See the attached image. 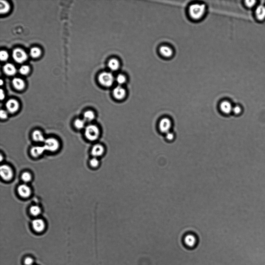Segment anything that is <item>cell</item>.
<instances>
[{
	"mask_svg": "<svg viewBox=\"0 0 265 265\" xmlns=\"http://www.w3.org/2000/svg\"><path fill=\"white\" fill-rule=\"evenodd\" d=\"M206 4L202 3H193L188 8V15L191 19L198 22L203 19L206 13Z\"/></svg>",
	"mask_w": 265,
	"mask_h": 265,
	"instance_id": "obj_1",
	"label": "cell"
},
{
	"mask_svg": "<svg viewBox=\"0 0 265 265\" xmlns=\"http://www.w3.org/2000/svg\"><path fill=\"white\" fill-rule=\"evenodd\" d=\"M114 97L117 100H122L125 97L126 92L125 90L120 85L114 88L113 92Z\"/></svg>",
	"mask_w": 265,
	"mask_h": 265,
	"instance_id": "obj_10",
	"label": "cell"
},
{
	"mask_svg": "<svg viewBox=\"0 0 265 265\" xmlns=\"http://www.w3.org/2000/svg\"><path fill=\"white\" fill-rule=\"evenodd\" d=\"M10 9V5L7 1L2 0L0 1V12L1 14L7 13Z\"/></svg>",
	"mask_w": 265,
	"mask_h": 265,
	"instance_id": "obj_22",
	"label": "cell"
},
{
	"mask_svg": "<svg viewBox=\"0 0 265 265\" xmlns=\"http://www.w3.org/2000/svg\"><path fill=\"white\" fill-rule=\"evenodd\" d=\"M85 135L86 138L89 141H96L99 136V128L95 125H89L85 127Z\"/></svg>",
	"mask_w": 265,
	"mask_h": 265,
	"instance_id": "obj_2",
	"label": "cell"
},
{
	"mask_svg": "<svg viewBox=\"0 0 265 265\" xmlns=\"http://www.w3.org/2000/svg\"><path fill=\"white\" fill-rule=\"evenodd\" d=\"M30 55L33 58H37L41 54V50L38 48L34 47L30 50Z\"/></svg>",
	"mask_w": 265,
	"mask_h": 265,
	"instance_id": "obj_24",
	"label": "cell"
},
{
	"mask_svg": "<svg viewBox=\"0 0 265 265\" xmlns=\"http://www.w3.org/2000/svg\"><path fill=\"white\" fill-rule=\"evenodd\" d=\"M90 165L93 168H97L99 165V161L97 158L94 157L90 161Z\"/></svg>",
	"mask_w": 265,
	"mask_h": 265,
	"instance_id": "obj_27",
	"label": "cell"
},
{
	"mask_svg": "<svg viewBox=\"0 0 265 265\" xmlns=\"http://www.w3.org/2000/svg\"><path fill=\"white\" fill-rule=\"evenodd\" d=\"M116 81L120 85H122L126 82V79L124 75L120 74L117 76Z\"/></svg>",
	"mask_w": 265,
	"mask_h": 265,
	"instance_id": "obj_30",
	"label": "cell"
},
{
	"mask_svg": "<svg viewBox=\"0 0 265 265\" xmlns=\"http://www.w3.org/2000/svg\"><path fill=\"white\" fill-rule=\"evenodd\" d=\"M159 129L161 132L164 133H167L170 132L172 127V122L168 118H163L159 123Z\"/></svg>",
	"mask_w": 265,
	"mask_h": 265,
	"instance_id": "obj_8",
	"label": "cell"
},
{
	"mask_svg": "<svg viewBox=\"0 0 265 265\" xmlns=\"http://www.w3.org/2000/svg\"><path fill=\"white\" fill-rule=\"evenodd\" d=\"M45 151L44 146H35L31 149L30 153L32 157L37 158L42 154Z\"/></svg>",
	"mask_w": 265,
	"mask_h": 265,
	"instance_id": "obj_16",
	"label": "cell"
},
{
	"mask_svg": "<svg viewBox=\"0 0 265 265\" xmlns=\"http://www.w3.org/2000/svg\"><path fill=\"white\" fill-rule=\"evenodd\" d=\"M256 15L259 20H262L265 18V7L263 5L258 6L256 10Z\"/></svg>",
	"mask_w": 265,
	"mask_h": 265,
	"instance_id": "obj_20",
	"label": "cell"
},
{
	"mask_svg": "<svg viewBox=\"0 0 265 265\" xmlns=\"http://www.w3.org/2000/svg\"><path fill=\"white\" fill-rule=\"evenodd\" d=\"M5 97V94L3 90L1 89L0 91V99L1 101L3 100L4 99Z\"/></svg>",
	"mask_w": 265,
	"mask_h": 265,
	"instance_id": "obj_37",
	"label": "cell"
},
{
	"mask_svg": "<svg viewBox=\"0 0 265 265\" xmlns=\"http://www.w3.org/2000/svg\"><path fill=\"white\" fill-rule=\"evenodd\" d=\"M22 179L24 182L27 183L30 181L32 179V176L29 172H25L23 173L22 175Z\"/></svg>",
	"mask_w": 265,
	"mask_h": 265,
	"instance_id": "obj_29",
	"label": "cell"
},
{
	"mask_svg": "<svg viewBox=\"0 0 265 265\" xmlns=\"http://www.w3.org/2000/svg\"><path fill=\"white\" fill-rule=\"evenodd\" d=\"M18 192L19 195L23 198H28L31 194L30 188L26 184H22L18 188Z\"/></svg>",
	"mask_w": 265,
	"mask_h": 265,
	"instance_id": "obj_12",
	"label": "cell"
},
{
	"mask_svg": "<svg viewBox=\"0 0 265 265\" xmlns=\"http://www.w3.org/2000/svg\"><path fill=\"white\" fill-rule=\"evenodd\" d=\"M6 107L8 112L12 114H14L19 110V103L17 100L11 99L6 102Z\"/></svg>",
	"mask_w": 265,
	"mask_h": 265,
	"instance_id": "obj_7",
	"label": "cell"
},
{
	"mask_svg": "<svg viewBox=\"0 0 265 265\" xmlns=\"http://www.w3.org/2000/svg\"><path fill=\"white\" fill-rule=\"evenodd\" d=\"M31 214L34 216H37L41 212V209L39 206H32L30 209Z\"/></svg>",
	"mask_w": 265,
	"mask_h": 265,
	"instance_id": "obj_26",
	"label": "cell"
},
{
	"mask_svg": "<svg viewBox=\"0 0 265 265\" xmlns=\"http://www.w3.org/2000/svg\"><path fill=\"white\" fill-rule=\"evenodd\" d=\"M23 263L24 265H33L34 260L30 257H27L24 258Z\"/></svg>",
	"mask_w": 265,
	"mask_h": 265,
	"instance_id": "obj_31",
	"label": "cell"
},
{
	"mask_svg": "<svg viewBox=\"0 0 265 265\" xmlns=\"http://www.w3.org/2000/svg\"><path fill=\"white\" fill-rule=\"evenodd\" d=\"M159 51L162 56L166 58H170L173 56L174 50L171 47L167 45H162L159 49Z\"/></svg>",
	"mask_w": 265,
	"mask_h": 265,
	"instance_id": "obj_9",
	"label": "cell"
},
{
	"mask_svg": "<svg viewBox=\"0 0 265 265\" xmlns=\"http://www.w3.org/2000/svg\"><path fill=\"white\" fill-rule=\"evenodd\" d=\"M0 84H1V85H3V80H1V81H0Z\"/></svg>",
	"mask_w": 265,
	"mask_h": 265,
	"instance_id": "obj_38",
	"label": "cell"
},
{
	"mask_svg": "<svg viewBox=\"0 0 265 265\" xmlns=\"http://www.w3.org/2000/svg\"><path fill=\"white\" fill-rule=\"evenodd\" d=\"M105 149L104 147L99 144H97L94 146L91 150V154L94 157L101 156L104 153Z\"/></svg>",
	"mask_w": 265,
	"mask_h": 265,
	"instance_id": "obj_14",
	"label": "cell"
},
{
	"mask_svg": "<svg viewBox=\"0 0 265 265\" xmlns=\"http://www.w3.org/2000/svg\"><path fill=\"white\" fill-rule=\"evenodd\" d=\"M0 173L2 178L5 180H10L12 178L13 172L10 166L6 165H2L0 167Z\"/></svg>",
	"mask_w": 265,
	"mask_h": 265,
	"instance_id": "obj_6",
	"label": "cell"
},
{
	"mask_svg": "<svg viewBox=\"0 0 265 265\" xmlns=\"http://www.w3.org/2000/svg\"><path fill=\"white\" fill-rule=\"evenodd\" d=\"M32 137L34 141L37 142L44 143L45 140L42 132L37 130L32 132Z\"/></svg>",
	"mask_w": 265,
	"mask_h": 265,
	"instance_id": "obj_19",
	"label": "cell"
},
{
	"mask_svg": "<svg viewBox=\"0 0 265 265\" xmlns=\"http://www.w3.org/2000/svg\"><path fill=\"white\" fill-rule=\"evenodd\" d=\"M44 147L45 151L50 152H55L59 148V141L54 138H49L45 139L44 143Z\"/></svg>",
	"mask_w": 265,
	"mask_h": 265,
	"instance_id": "obj_4",
	"label": "cell"
},
{
	"mask_svg": "<svg viewBox=\"0 0 265 265\" xmlns=\"http://www.w3.org/2000/svg\"><path fill=\"white\" fill-rule=\"evenodd\" d=\"M184 242L187 247L192 248L196 246L197 243V239L194 235L189 234L184 237Z\"/></svg>",
	"mask_w": 265,
	"mask_h": 265,
	"instance_id": "obj_11",
	"label": "cell"
},
{
	"mask_svg": "<svg viewBox=\"0 0 265 265\" xmlns=\"http://www.w3.org/2000/svg\"><path fill=\"white\" fill-rule=\"evenodd\" d=\"M95 118V115L93 111L88 110L85 111L84 114V120L85 122H91Z\"/></svg>",
	"mask_w": 265,
	"mask_h": 265,
	"instance_id": "obj_21",
	"label": "cell"
},
{
	"mask_svg": "<svg viewBox=\"0 0 265 265\" xmlns=\"http://www.w3.org/2000/svg\"><path fill=\"white\" fill-rule=\"evenodd\" d=\"M85 122L84 120L76 119L74 122L75 128L78 129H82L85 127Z\"/></svg>",
	"mask_w": 265,
	"mask_h": 265,
	"instance_id": "obj_25",
	"label": "cell"
},
{
	"mask_svg": "<svg viewBox=\"0 0 265 265\" xmlns=\"http://www.w3.org/2000/svg\"><path fill=\"white\" fill-rule=\"evenodd\" d=\"M8 116L7 111L4 110H1L0 111V117L2 120L7 119Z\"/></svg>",
	"mask_w": 265,
	"mask_h": 265,
	"instance_id": "obj_33",
	"label": "cell"
},
{
	"mask_svg": "<svg viewBox=\"0 0 265 265\" xmlns=\"http://www.w3.org/2000/svg\"><path fill=\"white\" fill-rule=\"evenodd\" d=\"M100 84L105 87H110L113 85L114 78L112 74L108 72H104L100 74L98 77Z\"/></svg>",
	"mask_w": 265,
	"mask_h": 265,
	"instance_id": "obj_3",
	"label": "cell"
},
{
	"mask_svg": "<svg viewBox=\"0 0 265 265\" xmlns=\"http://www.w3.org/2000/svg\"><path fill=\"white\" fill-rule=\"evenodd\" d=\"M2 154H1V161L2 160Z\"/></svg>",
	"mask_w": 265,
	"mask_h": 265,
	"instance_id": "obj_39",
	"label": "cell"
},
{
	"mask_svg": "<svg viewBox=\"0 0 265 265\" xmlns=\"http://www.w3.org/2000/svg\"><path fill=\"white\" fill-rule=\"evenodd\" d=\"M9 55L8 53L5 50H1L0 52V58L2 61L7 60L8 58Z\"/></svg>",
	"mask_w": 265,
	"mask_h": 265,
	"instance_id": "obj_32",
	"label": "cell"
},
{
	"mask_svg": "<svg viewBox=\"0 0 265 265\" xmlns=\"http://www.w3.org/2000/svg\"><path fill=\"white\" fill-rule=\"evenodd\" d=\"M255 3L256 1H254V0L245 1V4H246V6L249 7H252L255 4Z\"/></svg>",
	"mask_w": 265,
	"mask_h": 265,
	"instance_id": "obj_36",
	"label": "cell"
},
{
	"mask_svg": "<svg viewBox=\"0 0 265 265\" xmlns=\"http://www.w3.org/2000/svg\"><path fill=\"white\" fill-rule=\"evenodd\" d=\"M12 84L14 88L18 91L23 90L25 88V83L22 79L19 78H15L13 79Z\"/></svg>",
	"mask_w": 265,
	"mask_h": 265,
	"instance_id": "obj_17",
	"label": "cell"
},
{
	"mask_svg": "<svg viewBox=\"0 0 265 265\" xmlns=\"http://www.w3.org/2000/svg\"><path fill=\"white\" fill-rule=\"evenodd\" d=\"M232 111L236 115H238L241 112V108L240 106H236L233 107L232 108Z\"/></svg>",
	"mask_w": 265,
	"mask_h": 265,
	"instance_id": "obj_34",
	"label": "cell"
},
{
	"mask_svg": "<svg viewBox=\"0 0 265 265\" xmlns=\"http://www.w3.org/2000/svg\"><path fill=\"white\" fill-rule=\"evenodd\" d=\"M220 108L221 111L226 114H230L233 108L230 102L227 101H223L220 103Z\"/></svg>",
	"mask_w": 265,
	"mask_h": 265,
	"instance_id": "obj_15",
	"label": "cell"
},
{
	"mask_svg": "<svg viewBox=\"0 0 265 265\" xmlns=\"http://www.w3.org/2000/svg\"><path fill=\"white\" fill-rule=\"evenodd\" d=\"M32 226L35 231L41 232L45 229V225L44 221L41 219H36L33 221Z\"/></svg>",
	"mask_w": 265,
	"mask_h": 265,
	"instance_id": "obj_13",
	"label": "cell"
},
{
	"mask_svg": "<svg viewBox=\"0 0 265 265\" xmlns=\"http://www.w3.org/2000/svg\"><path fill=\"white\" fill-rule=\"evenodd\" d=\"M12 56L14 60L18 63H23L26 60L27 58L26 53L23 49L20 48L14 49Z\"/></svg>",
	"mask_w": 265,
	"mask_h": 265,
	"instance_id": "obj_5",
	"label": "cell"
},
{
	"mask_svg": "<svg viewBox=\"0 0 265 265\" xmlns=\"http://www.w3.org/2000/svg\"><path fill=\"white\" fill-rule=\"evenodd\" d=\"M166 138L169 141H172L174 138V135L170 131L166 134Z\"/></svg>",
	"mask_w": 265,
	"mask_h": 265,
	"instance_id": "obj_35",
	"label": "cell"
},
{
	"mask_svg": "<svg viewBox=\"0 0 265 265\" xmlns=\"http://www.w3.org/2000/svg\"><path fill=\"white\" fill-rule=\"evenodd\" d=\"M3 71L6 75L12 76L15 74L16 72V68L13 65L7 63L3 67Z\"/></svg>",
	"mask_w": 265,
	"mask_h": 265,
	"instance_id": "obj_18",
	"label": "cell"
},
{
	"mask_svg": "<svg viewBox=\"0 0 265 265\" xmlns=\"http://www.w3.org/2000/svg\"><path fill=\"white\" fill-rule=\"evenodd\" d=\"M30 68L28 66L23 65L20 68L19 70V72L21 74L26 75L29 73Z\"/></svg>",
	"mask_w": 265,
	"mask_h": 265,
	"instance_id": "obj_28",
	"label": "cell"
},
{
	"mask_svg": "<svg viewBox=\"0 0 265 265\" xmlns=\"http://www.w3.org/2000/svg\"><path fill=\"white\" fill-rule=\"evenodd\" d=\"M119 63L117 60L112 59L108 63V67L111 71H117L119 67Z\"/></svg>",
	"mask_w": 265,
	"mask_h": 265,
	"instance_id": "obj_23",
	"label": "cell"
}]
</instances>
